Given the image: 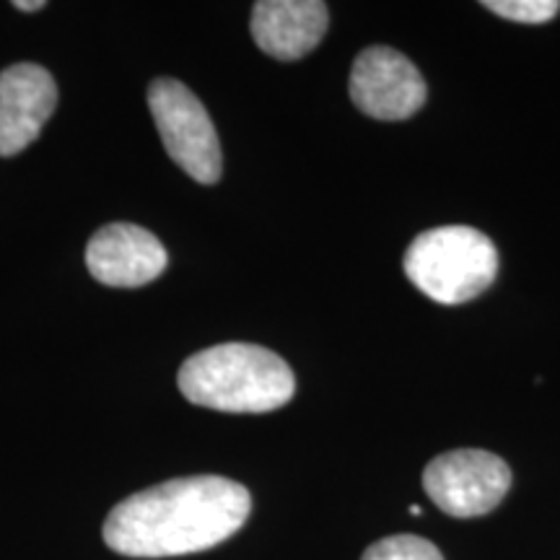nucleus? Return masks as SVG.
<instances>
[{"label": "nucleus", "mask_w": 560, "mask_h": 560, "mask_svg": "<svg viewBox=\"0 0 560 560\" xmlns=\"http://www.w3.org/2000/svg\"><path fill=\"white\" fill-rule=\"evenodd\" d=\"M410 514H412V516H420V514H423V511H420V506H416V503H412V506H410Z\"/></svg>", "instance_id": "obj_13"}, {"label": "nucleus", "mask_w": 560, "mask_h": 560, "mask_svg": "<svg viewBox=\"0 0 560 560\" xmlns=\"http://www.w3.org/2000/svg\"><path fill=\"white\" fill-rule=\"evenodd\" d=\"M252 495L221 475L161 482L117 503L104 542L128 558H172L210 550L244 527Z\"/></svg>", "instance_id": "obj_1"}, {"label": "nucleus", "mask_w": 560, "mask_h": 560, "mask_svg": "<svg viewBox=\"0 0 560 560\" xmlns=\"http://www.w3.org/2000/svg\"><path fill=\"white\" fill-rule=\"evenodd\" d=\"M330 11L322 0H260L252 9V37L276 60H299L325 37Z\"/></svg>", "instance_id": "obj_9"}, {"label": "nucleus", "mask_w": 560, "mask_h": 560, "mask_svg": "<svg viewBox=\"0 0 560 560\" xmlns=\"http://www.w3.org/2000/svg\"><path fill=\"white\" fill-rule=\"evenodd\" d=\"M350 102L374 120H408L425 104L423 75L392 47H366L350 68Z\"/></svg>", "instance_id": "obj_6"}, {"label": "nucleus", "mask_w": 560, "mask_h": 560, "mask_svg": "<svg viewBox=\"0 0 560 560\" xmlns=\"http://www.w3.org/2000/svg\"><path fill=\"white\" fill-rule=\"evenodd\" d=\"M179 392L221 412H270L296 395V376L278 353L252 342H221L182 363Z\"/></svg>", "instance_id": "obj_2"}, {"label": "nucleus", "mask_w": 560, "mask_h": 560, "mask_svg": "<svg viewBox=\"0 0 560 560\" xmlns=\"http://www.w3.org/2000/svg\"><path fill=\"white\" fill-rule=\"evenodd\" d=\"M482 9L516 24H545L558 16L560 3L558 0H486Z\"/></svg>", "instance_id": "obj_11"}, {"label": "nucleus", "mask_w": 560, "mask_h": 560, "mask_svg": "<svg viewBox=\"0 0 560 560\" xmlns=\"http://www.w3.org/2000/svg\"><path fill=\"white\" fill-rule=\"evenodd\" d=\"M361 560H444L436 545L418 535H392L374 542Z\"/></svg>", "instance_id": "obj_10"}, {"label": "nucleus", "mask_w": 560, "mask_h": 560, "mask_svg": "<svg viewBox=\"0 0 560 560\" xmlns=\"http://www.w3.org/2000/svg\"><path fill=\"white\" fill-rule=\"evenodd\" d=\"M58 107L50 70L19 62L0 73V156H16L39 138Z\"/></svg>", "instance_id": "obj_8"}, {"label": "nucleus", "mask_w": 560, "mask_h": 560, "mask_svg": "<svg viewBox=\"0 0 560 560\" xmlns=\"http://www.w3.org/2000/svg\"><path fill=\"white\" fill-rule=\"evenodd\" d=\"M16 5L19 11H26V13H34V11H42L45 9V0H16Z\"/></svg>", "instance_id": "obj_12"}, {"label": "nucleus", "mask_w": 560, "mask_h": 560, "mask_svg": "<svg viewBox=\"0 0 560 560\" xmlns=\"http://www.w3.org/2000/svg\"><path fill=\"white\" fill-rule=\"evenodd\" d=\"M429 499L457 520L493 511L511 488V470L499 454L486 450H454L431 459L423 470Z\"/></svg>", "instance_id": "obj_5"}, {"label": "nucleus", "mask_w": 560, "mask_h": 560, "mask_svg": "<svg viewBox=\"0 0 560 560\" xmlns=\"http://www.w3.org/2000/svg\"><path fill=\"white\" fill-rule=\"evenodd\" d=\"M170 265L164 244L138 223H109L91 236L86 268L112 289H138L151 283Z\"/></svg>", "instance_id": "obj_7"}, {"label": "nucleus", "mask_w": 560, "mask_h": 560, "mask_svg": "<svg viewBox=\"0 0 560 560\" xmlns=\"http://www.w3.org/2000/svg\"><path fill=\"white\" fill-rule=\"evenodd\" d=\"M149 109L174 164L200 185H215L223 153L215 125L198 96L177 79H156L149 86Z\"/></svg>", "instance_id": "obj_4"}, {"label": "nucleus", "mask_w": 560, "mask_h": 560, "mask_svg": "<svg viewBox=\"0 0 560 560\" xmlns=\"http://www.w3.org/2000/svg\"><path fill=\"white\" fill-rule=\"evenodd\" d=\"M402 268L410 283L436 304H465L493 285L499 249L472 226H439L410 242Z\"/></svg>", "instance_id": "obj_3"}]
</instances>
